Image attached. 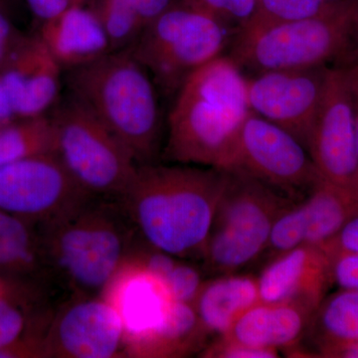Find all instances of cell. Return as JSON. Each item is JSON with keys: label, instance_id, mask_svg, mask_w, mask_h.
<instances>
[{"label": "cell", "instance_id": "obj_11", "mask_svg": "<svg viewBox=\"0 0 358 358\" xmlns=\"http://www.w3.org/2000/svg\"><path fill=\"white\" fill-rule=\"evenodd\" d=\"M308 152L322 180L358 197L355 106L345 66L327 69Z\"/></svg>", "mask_w": 358, "mask_h": 358}, {"label": "cell", "instance_id": "obj_31", "mask_svg": "<svg viewBox=\"0 0 358 358\" xmlns=\"http://www.w3.org/2000/svg\"><path fill=\"white\" fill-rule=\"evenodd\" d=\"M199 355L200 357L206 358H275L279 357V352L268 348H253L217 336V338L205 346Z\"/></svg>", "mask_w": 358, "mask_h": 358}, {"label": "cell", "instance_id": "obj_27", "mask_svg": "<svg viewBox=\"0 0 358 358\" xmlns=\"http://www.w3.org/2000/svg\"><path fill=\"white\" fill-rule=\"evenodd\" d=\"M327 0H256L250 20L236 33H251L270 26L307 20L324 13Z\"/></svg>", "mask_w": 358, "mask_h": 358}, {"label": "cell", "instance_id": "obj_21", "mask_svg": "<svg viewBox=\"0 0 358 358\" xmlns=\"http://www.w3.org/2000/svg\"><path fill=\"white\" fill-rule=\"evenodd\" d=\"M0 275L44 287L52 281L39 228L1 208Z\"/></svg>", "mask_w": 358, "mask_h": 358}, {"label": "cell", "instance_id": "obj_18", "mask_svg": "<svg viewBox=\"0 0 358 358\" xmlns=\"http://www.w3.org/2000/svg\"><path fill=\"white\" fill-rule=\"evenodd\" d=\"M38 35L62 70L74 69L112 52L98 14L87 4H75L42 23Z\"/></svg>", "mask_w": 358, "mask_h": 358}, {"label": "cell", "instance_id": "obj_10", "mask_svg": "<svg viewBox=\"0 0 358 358\" xmlns=\"http://www.w3.org/2000/svg\"><path fill=\"white\" fill-rule=\"evenodd\" d=\"M93 196L55 154L0 167V208L38 228L57 222Z\"/></svg>", "mask_w": 358, "mask_h": 358}, {"label": "cell", "instance_id": "obj_16", "mask_svg": "<svg viewBox=\"0 0 358 358\" xmlns=\"http://www.w3.org/2000/svg\"><path fill=\"white\" fill-rule=\"evenodd\" d=\"M261 303H294L315 312L333 285L326 252L301 245L268 261L258 277Z\"/></svg>", "mask_w": 358, "mask_h": 358}, {"label": "cell", "instance_id": "obj_34", "mask_svg": "<svg viewBox=\"0 0 358 358\" xmlns=\"http://www.w3.org/2000/svg\"><path fill=\"white\" fill-rule=\"evenodd\" d=\"M329 257L358 254V215L350 219L331 240L320 247Z\"/></svg>", "mask_w": 358, "mask_h": 358}, {"label": "cell", "instance_id": "obj_4", "mask_svg": "<svg viewBox=\"0 0 358 358\" xmlns=\"http://www.w3.org/2000/svg\"><path fill=\"white\" fill-rule=\"evenodd\" d=\"M39 230L52 280L80 296H101L138 238L119 200L108 197H91Z\"/></svg>", "mask_w": 358, "mask_h": 358}, {"label": "cell", "instance_id": "obj_30", "mask_svg": "<svg viewBox=\"0 0 358 358\" xmlns=\"http://www.w3.org/2000/svg\"><path fill=\"white\" fill-rule=\"evenodd\" d=\"M204 10L222 20L233 29L239 30L250 20L256 0H192Z\"/></svg>", "mask_w": 358, "mask_h": 358}, {"label": "cell", "instance_id": "obj_8", "mask_svg": "<svg viewBox=\"0 0 358 358\" xmlns=\"http://www.w3.org/2000/svg\"><path fill=\"white\" fill-rule=\"evenodd\" d=\"M49 115L54 154L78 185L94 196H121L138 166L121 141L71 95L56 103Z\"/></svg>", "mask_w": 358, "mask_h": 358}, {"label": "cell", "instance_id": "obj_36", "mask_svg": "<svg viewBox=\"0 0 358 358\" xmlns=\"http://www.w3.org/2000/svg\"><path fill=\"white\" fill-rule=\"evenodd\" d=\"M345 66L346 75H348V83H350V91H352L353 106H355V134H357V145L358 152V65H343Z\"/></svg>", "mask_w": 358, "mask_h": 358}, {"label": "cell", "instance_id": "obj_14", "mask_svg": "<svg viewBox=\"0 0 358 358\" xmlns=\"http://www.w3.org/2000/svg\"><path fill=\"white\" fill-rule=\"evenodd\" d=\"M101 296L122 320L127 357H134L162 329L176 303L164 280L131 257L122 263Z\"/></svg>", "mask_w": 358, "mask_h": 358}, {"label": "cell", "instance_id": "obj_26", "mask_svg": "<svg viewBox=\"0 0 358 358\" xmlns=\"http://www.w3.org/2000/svg\"><path fill=\"white\" fill-rule=\"evenodd\" d=\"M50 115L17 120L0 128V167L37 155L54 154Z\"/></svg>", "mask_w": 358, "mask_h": 358}, {"label": "cell", "instance_id": "obj_2", "mask_svg": "<svg viewBox=\"0 0 358 358\" xmlns=\"http://www.w3.org/2000/svg\"><path fill=\"white\" fill-rule=\"evenodd\" d=\"M251 113L247 78L232 59L218 56L194 71L176 93L164 159L228 171Z\"/></svg>", "mask_w": 358, "mask_h": 358}, {"label": "cell", "instance_id": "obj_28", "mask_svg": "<svg viewBox=\"0 0 358 358\" xmlns=\"http://www.w3.org/2000/svg\"><path fill=\"white\" fill-rule=\"evenodd\" d=\"M306 232L307 216L301 200L289 206L275 221L265 251L268 261L305 244Z\"/></svg>", "mask_w": 358, "mask_h": 358}, {"label": "cell", "instance_id": "obj_32", "mask_svg": "<svg viewBox=\"0 0 358 358\" xmlns=\"http://www.w3.org/2000/svg\"><path fill=\"white\" fill-rule=\"evenodd\" d=\"M14 2L15 0H0V67L25 36L14 24Z\"/></svg>", "mask_w": 358, "mask_h": 358}, {"label": "cell", "instance_id": "obj_37", "mask_svg": "<svg viewBox=\"0 0 358 358\" xmlns=\"http://www.w3.org/2000/svg\"><path fill=\"white\" fill-rule=\"evenodd\" d=\"M15 113L10 102H9L8 96H7L3 87L0 83V128L17 121Z\"/></svg>", "mask_w": 358, "mask_h": 358}, {"label": "cell", "instance_id": "obj_24", "mask_svg": "<svg viewBox=\"0 0 358 358\" xmlns=\"http://www.w3.org/2000/svg\"><path fill=\"white\" fill-rule=\"evenodd\" d=\"M210 334L189 303H174L162 329L141 346L134 357H185L201 352Z\"/></svg>", "mask_w": 358, "mask_h": 358}, {"label": "cell", "instance_id": "obj_20", "mask_svg": "<svg viewBox=\"0 0 358 358\" xmlns=\"http://www.w3.org/2000/svg\"><path fill=\"white\" fill-rule=\"evenodd\" d=\"M259 303L258 278L231 273L204 281L192 306L206 331L222 336Z\"/></svg>", "mask_w": 358, "mask_h": 358}, {"label": "cell", "instance_id": "obj_5", "mask_svg": "<svg viewBox=\"0 0 358 358\" xmlns=\"http://www.w3.org/2000/svg\"><path fill=\"white\" fill-rule=\"evenodd\" d=\"M358 0L331 2L324 13L251 33H235L229 57L254 74L322 67L350 50Z\"/></svg>", "mask_w": 358, "mask_h": 358}, {"label": "cell", "instance_id": "obj_41", "mask_svg": "<svg viewBox=\"0 0 358 358\" xmlns=\"http://www.w3.org/2000/svg\"><path fill=\"white\" fill-rule=\"evenodd\" d=\"M83 1V3L87 4L90 1V0H82ZM91 1H95V0H91Z\"/></svg>", "mask_w": 358, "mask_h": 358}, {"label": "cell", "instance_id": "obj_29", "mask_svg": "<svg viewBox=\"0 0 358 358\" xmlns=\"http://www.w3.org/2000/svg\"><path fill=\"white\" fill-rule=\"evenodd\" d=\"M203 282L199 268L185 259L178 261L166 280L173 300L189 305L194 303Z\"/></svg>", "mask_w": 358, "mask_h": 358}, {"label": "cell", "instance_id": "obj_3", "mask_svg": "<svg viewBox=\"0 0 358 358\" xmlns=\"http://www.w3.org/2000/svg\"><path fill=\"white\" fill-rule=\"evenodd\" d=\"M70 95L105 124L138 166L157 162L162 119L157 86L129 49L68 70Z\"/></svg>", "mask_w": 358, "mask_h": 358}, {"label": "cell", "instance_id": "obj_19", "mask_svg": "<svg viewBox=\"0 0 358 358\" xmlns=\"http://www.w3.org/2000/svg\"><path fill=\"white\" fill-rule=\"evenodd\" d=\"M313 310L294 303H259L222 338L268 350H293L307 334Z\"/></svg>", "mask_w": 358, "mask_h": 358}, {"label": "cell", "instance_id": "obj_40", "mask_svg": "<svg viewBox=\"0 0 358 358\" xmlns=\"http://www.w3.org/2000/svg\"><path fill=\"white\" fill-rule=\"evenodd\" d=\"M24 282L20 280L11 279L6 275H0V292L7 291V289L13 288L18 282Z\"/></svg>", "mask_w": 358, "mask_h": 358}, {"label": "cell", "instance_id": "obj_22", "mask_svg": "<svg viewBox=\"0 0 358 358\" xmlns=\"http://www.w3.org/2000/svg\"><path fill=\"white\" fill-rule=\"evenodd\" d=\"M320 357L358 343V291L326 296L313 313L307 334Z\"/></svg>", "mask_w": 358, "mask_h": 358}, {"label": "cell", "instance_id": "obj_23", "mask_svg": "<svg viewBox=\"0 0 358 358\" xmlns=\"http://www.w3.org/2000/svg\"><path fill=\"white\" fill-rule=\"evenodd\" d=\"M303 204L307 216L306 245L322 247L358 215V197L324 180L303 199Z\"/></svg>", "mask_w": 358, "mask_h": 358}, {"label": "cell", "instance_id": "obj_12", "mask_svg": "<svg viewBox=\"0 0 358 358\" xmlns=\"http://www.w3.org/2000/svg\"><path fill=\"white\" fill-rule=\"evenodd\" d=\"M329 67L275 70L247 79L250 110L294 136L308 150Z\"/></svg>", "mask_w": 358, "mask_h": 358}, {"label": "cell", "instance_id": "obj_38", "mask_svg": "<svg viewBox=\"0 0 358 358\" xmlns=\"http://www.w3.org/2000/svg\"><path fill=\"white\" fill-rule=\"evenodd\" d=\"M358 65V14L355 20V26L352 35V41H350V50L346 56L345 63L343 65Z\"/></svg>", "mask_w": 358, "mask_h": 358}, {"label": "cell", "instance_id": "obj_33", "mask_svg": "<svg viewBox=\"0 0 358 358\" xmlns=\"http://www.w3.org/2000/svg\"><path fill=\"white\" fill-rule=\"evenodd\" d=\"M331 279L341 289L358 291V254H343L331 258Z\"/></svg>", "mask_w": 358, "mask_h": 358}, {"label": "cell", "instance_id": "obj_39", "mask_svg": "<svg viewBox=\"0 0 358 358\" xmlns=\"http://www.w3.org/2000/svg\"><path fill=\"white\" fill-rule=\"evenodd\" d=\"M326 357L358 358V343L336 348L333 352L327 353Z\"/></svg>", "mask_w": 358, "mask_h": 358}, {"label": "cell", "instance_id": "obj_17", "mask_svg": "<svg viewBox=\"0 0 358 358\" xmlns=\"http://www.w3.org/2000/svg\"><path fill=\"white\" fill-rule=\"evenodd\" d=\"M46 287L18 282L0 292V358L44 357L43 341L53 313L44 305Z\"/></svg>", "mask_w": 358, "mask_h": 358}, {"label": "cell", "instance_id": "obj_9", "mask_svg": "<svg viewBox=\"0 0 358 358\" xmlns=\"http://www.w3.org/2000/svg\"><path fill=\"white\" fill-rule=\"evenodd\" d=\"M228 171L247 174L294 201L308 197L322 180L300 141L254 113L245 122Z\"/></svg>", "mask_w": 358, "mask_h": 358}, {"label": "cell", "instance_id": "obj_6", "mask_svg": "<svg viewBox=\"0 0 358 358\" xmlns=\"http://www.w3.org/2000/svg\"><path fill=\"white\" fill-rule=\"evenodd\" d=\"M232 30L192 0H174L127 49L155 86L173 95L194 71L221 55Z\"/></svg>", "mask_w": 358, "mask_h": 358}, {"label": "cell", "instance_id": "obj_13", "mask_svg": "<svg viewBox=\"0 0 358 358\" xmlns=\"http://www.w3.org/2000/svg\"><path fill=\"white\" fill-rule=\"evenodd\" d=\"M43 346L45 358L126 357L122 320L101 296L72 294L53 313Z\"/></svg>", "mask_w": 358, "mask_h": 358}, {"label": "cell", "instance_id": "obj_35", "mask_svg": "<svg viewBox=\"0 0 358 358\" xmlns=\"http://www.w3.org/2000/svg\"><path fill=\"white\" fill-rule=\"evenodd\" d=\"M37 20L44 23L57 17L75 4H84L82 0H24Z\"/></svg>", "mask_w": 358, "mask_h": 358}, {"label": "cell", "instance_id": "obj_7", "mask_svg": "<svg viewBox=\"0 0 358 358\" xmlns=\"http://www.w3.org/2000/svg\"><path fill=\"white\" fill-rule=\"evenodd\" d=\"M228 173L201 260L213 275L238 273L261 258L275 221L298 202L247 174Z\"/></svg>", "mask_w": 358, "mask_h": 358}, {"label": "cell", "instance_id": "obj_25", "mask_svg": "<svg viewBox=\"0 0 358 358\" xmlns=\"http://www.w3.org/2000/svg\"><path fill=\"white\" fill-rule=\"evenodd\" d=\"M174 0H95L98 14L109 37L112 51L129 48L150 23Z\"/></svg>", "mask_w": 358, "mask_h": 358}, {"label": "cell", "instance_id": "obj_15", "mask_svg": "<svg viewBox=\"0 0 358 358\" xmlns=\"http://www.w3.org/2000/svg\"><path fill=\"white\" fill-rule=\"evenodd\" d=\"M62 71L38 34L25 35L0 67V83L18 120L51 112L60 95Z\"/></svg>", "mask_w": 358, "mask_h": 358}, {"label": "cell", "instance_id": "obj_1", "mask_svg": "<svg viewBox=\"0 0 358 358\" xmlns=\"http://www.w3.org/2000/svg\"><path fill=\"white\" fill-rule=\"evenodd\" d=\"M228 178V171L214 167L141 164L117 199L143 241L178 258L201 261Z\"/></svg>", "mask_w": 358, "mask_h": 358}, {"label": "cell", "instance_id": "obj_42", "mask_svg": "<svg viewBox=\"0 0 358 358\" xmlns=\"http://www.w3.org/2000/svg\"><path fill=\"white\" fill-rule=\"evenodd\" d=\"M329 2L343 1V0H327Z\"/></svg>", "mask_w": 358, "mask_h": 358}]
</instances>
